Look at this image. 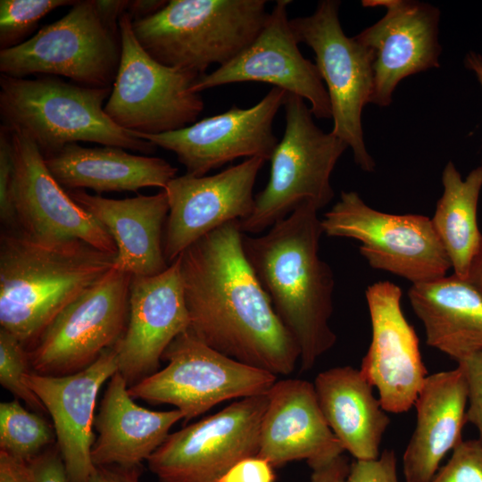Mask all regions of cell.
I'll use <instances>...</instances> for the list:
<instances>
[{
    "label": "cell",
    "instance_id": "cell-31",
    "mask_svg": "<svg viewBox=\"0 0 482 482\" xmlns=\"http://www.w3.org/2000/svg\"><path fill=\"white\" fill-rule=\"evenodd\" d=\"M70 0H1V50L21 44L38 21L56 8L71 4Z\"/></svg>",
    "mask_w": 482,
    "mask_h": 482
},
{
    "label": "cell",
    "instance_id": "cell-34",
    "mask_svg": "<svg viewBox=\"0 0 482 482\" xmlns=\"http://www.w3.org/2000/svg\"><path fill=\"white\" fill-rule=\"evenodd\" d=\"M14 162L10 129H0V219L4 229H15L13 208Z\"/></svg>",
    "mask_w": 482,
    "mask_h": 482
},
{
    "label": "cell",
    "instance_id": "cell-10",
    "mask_svg": "<svg viewBox=\"0 0 482 482\" xmlns=\"http://www.w3.org/2000/svg\"><path fill=\"white\" fill-rule=\"evenodd\" d=\"M321 225L328 237L359 241L361 254L373 269L412 284L443 278L452 268L430 218L377 211L354 191L341 192Z\"/></svg>",
    "mask_w": 482,
    "mask_h": 482
},
{
    "label": "cell",
    "instance_id": "cell-36",
    "mask_svg": "<svg viewBox=\"0 0 482 482\" xmlns=\"http://www.w3.org/2000/svg\"><path fill=\"white\" fill-rule=\"evenodd\" d=\"M346 482H399L395 451L386 449L372 460H355L350 464Z\"/></svg>",
    "mask_w": 482,
    "mask_h": 482
},
{
    "label": "cell",
    "instance_id": "cell-6",
    "mask_svg": "<svg viewBox=\"0 0 482 482\" xmlns=\"http://www.w3.org/2000/svg\"><path fill=\"white\" fill-rule=\"evenodd\" d=\"M284 108L286 129L270 159L269 181L253 212L239 220L244 234L270 229L303 203L320 210L334 197L330 176L347 144L316 126L303 98L287 93Z\"/></svg>",
    "mask_w": 482,
    "mask_h": 482
},
{
    "label": "cell",
    "instance_id": "cell-39",
    "mask_svg": "<svg viewBox=\"0 0 482 482\" xmlns=\"http://www.w3.org/2000/svg\"><path fill=\"white\" fill-rule=\"evenodd\" d=\"M142 466H95L87 482H140Z\"/></svg>",
    "mask_w": 482,
    "mask_h": 482
},
{
    "label": "cell",
    "instance_id": "cell-22",
    "mask_svg": "<svg viewBox=\"0 0 482 482\" xmlns=\"http://www.w3.org/2000/svg\"><path fill=\"white\" fill-rule=\"evenodd\" d=\"M267 396L258 457L273 467L306 460L313 470L343 454L345 449L323 416L313 384L299 378L277 380Z\"/></svg>",
    "mask_w": 482,
    "mask_h": 482
},
{
    "label": "cell",
    "instance_id": "cell-32",
    "mask_svg": "<svg viewBox=\"0 0 482 482\" xmlns=\"http://www.w3.org/2000/svg\"><path fill=\"white\" fill-rule=\"evenodd\" d=\"M27 349L12 334L0 328V384L16 398L24 401L34 411L46 412L37 395L25 379L32 371Z\"/></svg>",
    "mask_w": 482,
    "mask_h": 482
},
{
    "label": "cell",
    "instance_id": "cell-41",
    "mask_svg": "<svg viewBox=\"0 0 482 482\" xmlns=\"http://www.w3.org/2000/svg\"><path fill=\"white\" fill-rule=\"evenodd\" d=\"M0 482H33L28 463L0 451Z\"/></svg>",
    "mask_w": 482,
    "mask_h": 482
},
{
    "label": "cell",
    "instance_id": "cell-28",
    "mask_svg": "<svg viewBox=\"0 0 482 482\" xmlns=\"http://www.w3.org/2000/svg\"><path fill=\"white\" fill-rule=\"evenodd\" d=\"M314 388L332 432L355 460L378 458L390 418L360 370L335 367L320 372Z\"/></svg>",
    "mask_w": 482,
    "mask_h": 482
},
{
    "label": "cell",
    "instance_id": "cell-3",
    "mask_svg": "<svg viewBox=\"0 0 482 482\" xmlns=\"http://www.w3.org/2000/svg\"><path fill=\"white\" fill-rule=\"evenodd\" d=\"M115 254L79 239L0 234V325L29 350L54 318L113 268Z\"/></svg>",
    "mask_w": 482,
    "mask_h": 482
},
{
    "label": "cell",
    "instance_id": "cell-20",
    "mask_svg": "<svg viewBox=\"0 0 482 482\" xmlns=\"http://www.w3.org/2000/svg\"><path fill=\"white\" fill-rule=\"evenodd\" d=\"M364 7H383L386 14L354 37L374 53L370 104L387 106L399 82L439 67V10L410 0H364Z\"/></svg>",
    "mask_w": 482,
    "mask_h": 482
},
{
    "label": "cell",
    "instance_id": "cell-16",
    "mask_svg": "<svg viewBox=\"0 0 482 482\" xmlns=\"http://www.w3.org/2000/svg\"><path fill=\"white\" fill-rule=\"evenodd\" d=\"M10 132L16 228L38 240L79 239L116 255L117 248L108 231L54 179L36 143L23 131Z\"/></svg>",
    "mask_w": 482,
    "mask_h": 482
},
{
    "label": "cell",
    "instance_id": "cell-45",
    "mask_svg": "<svg viewBox=\"0 0 482 482\" xmlns=\"http://www.w3.org/2000/svg\"><path fill=\"white\" fill-rule=\"evenodd\" d=\"M464 64L467 69L473 71L482 88V55L470 51L465 56Z\"/></svg>",
    "mask_w": 482,
    "mask_h": 482
},
{
    "label": "cell",
    "instance_id": "cell-23",
    "mask_svg": "<svg viewBox=\"0 0 482 482\" xmlns=\"http://www.w3.org/2000/svg\"><path fill=\"white\" fill-rule=\"evenodd\" d=\"M69 196L110 234L117 248L113 268L131 276H154L170 265L163 253V226L169 214L166 192L112 199L83 189Z\"/></svg>",
    "mask_w": 482,
    "mask_h": 482
},
{
    "label": "cell",
    "instance_id": "cell-44",
    "mask_svg": "<svg viewBox=\"0 0 482 482\" xmlns=\"http://www.w3.org/2000/svg\"><path fill=\"white\" fill-rule=\"evenodd\" d=\"M467 280L482 294V240L471 262Z\"/></svg>",
    "mask_w": 482,
    "mask_h": 482
},
{
    "label": "cell",
    "instance_id": "cell-7",
    "mask_svg": "<svg viewBox=\"0 0 482 482\" xmlns=\"http://www.w3.org/2000/svg\"><path fill=\"white\" fill-rule=\"evenodd\" d=\"M121 54L104 104V112L120 128L155 135L195 122L204 103L193 86L200 75L164 65L137 41L126 12L119 21Z\"/></svg>",
    "mask_w": 482,
    "mask_h": 482
},
{
    "label": "cell",
    "instance_id": "cell-27",
    "mask_svg": "<svg viewBox=\"0 0 482 482\" xmlns=\"http://www.w3.org/2000/svg\"><path fill=\"white\" fill-rule=\"evenodd\" d=\"M408 297L427 345L457 362L482 352V294L469 280L453 274L412 284Z\"/></svg>",
    "mask_w": 482,
    "mask_h": 482
},
{
    "label": "cell",
    "instance_id": "cell-35",
    "mask_svg": "<svg viewBox=\"0 0 482 482\" xmlns=\"http://www.w3.org/2000/svg\"><path fill=\"white\" fill-rule=\"evenodd\" d=\"M467 384V422L477 428L482 443V352L458 362Z\"/></svg>",
    "mask_w": 482,
    "mask_h": 482
},
{
    "label": "cell",
    "instance_id": "cell-21",
    "mask_svg": "<svg viewBox=\"0 0 482 482\" xmlns=\"http://www.w3.org/2000/svg\"><path fill=\"white\" fill-rule=\"evenodd\" d=\"M113 347L86 369L65 376L29 372L27 386L43 403L54 422L56 445L70 482H87L95 469L91 450L96 398L104 383L118 371Z\"/></svg>",
    "mask_w": 482,
    "mask_h": 482
},
{
    "label": "cell",
    "instance_id": "cell-12",
    "mask_svg": "<svg viewBox=\"0 0 482 482\" xmlns=\"http://www.w3.org/2000/svg\"><path fill=\"white\" fill-rule=\"evenodd\" d=\"M130 280L112 268L66 306L28 350L32 371L73 374L113 347L128 324Z\"/></svg>",
    "mask_w": 482,
    "mask_h": 482
},
{
    "label": "cell",
    "instance_id": "cell-25",
    "mask_svg": "<svg viewBox=\"0 0 482 482\" xmlns=\"http://www.w3.org/2000/svg\"><path fill=\"white\" fill-rule=\"evenodd\" d=\"M122 375L117 371L104 391L94 428L98 433L92 450L95 466H142L184 420L178 410L152 411L135 403Z\"/></svg>",
    "mask_w": 482,
    "mask_h": 482
},
{
    "label": "cell",
    "instance_id": "cell-1",
    "mask_svg": "<svg viewBox=\"0 0 482 482\" xmlns=\"http://www.w3.org/2000/svg\"><path fill=\"white\" fill-rule=\"evenodd\" d=\"M243 235L239 220L228 222L178 257L189 329L231 359L287 376L300 349L250 266Z\"/></svg>",
    "mask_w": 482,
    "mask_h": 482
},
{
    "label": "cell",
    "instance_id": "cell-8",
    "mask_svg": "<svg viewBox=\"0 0 482 482\" xmlns=\"http://www.w3.org/2000/svg\"><path fill=\"white\" fill-rule=\"evenodd\" d=\"M167 366L129 386L133 399L167 403L187 421L216 404L267 394L277 376L231 359L202 342L188 329L165 349Z\"/></svg>",
    "mask_w": 482,
    "mask_h": 482
},
{
    "label": "cell",
    "instance_id": "cell-13",
    "mask_svg": "<svg viewBox=\"0 0 482 482\" xmlns=\"http://www.w3.org/2000/svg\"><path fill=\"white\" fill-rule=\"evenodd\" d=\"M267 394L245 397L169 434L147 460L159 482H218L238 461L257 456Z\"/></svg>",
    "mask_w": 482,
    "mask_h": 482
},
{
    "label": "cell",
    "instance_id": "cell-2",
    "mask_svg": "<svg viewBox=\"0 0 482 482\" xmlns=\"http://www.w3.org/2000/svg\"><path fill=\"white\" fill-rule=\"evenodd\" d=\"M318 209L299 205L261 236L243 235L245 255L272 306L296 341L301 370H311L337 342L330 328L335 279L319 255Z\"/></svg>",
    "mask_w": 482,
    "mask_h": 482
},
{
    "label": "cell",
    "instance_id": "cell-11",
    "mask_svg": "<svg viewBox=\"0 0 482 482\" xmlns=\"http://www.w3.org/2000/svg\"><path fill=\"white\" fill-rule=\"evenodd\" d=\"M120 54V34L103 23L92 0H82L31 38L1 50L0 71L15 78L63 76L81 86L112 87Z\"/></svg>",
    "mask_w": 482,
    "mask_h": 482
},
{
    "label": "cell",
    "instance_id": "cell-29",
    "mask_svg": "<svg viewBox=\"0 0 482 482\" xmlns=\"http://www.w3.org/2000/svg\"><path fill=\"white\" fill-rule=\"evenodd\" d=\"M443 195L431 219L456 276L467 279L482 234L478 224V204L482 189V166L462 179L453 162L442 173Z\"/></svg>",
    "mask_w": 482,
    "mask_h": 482
},
{
    "label": "cell",
    "instance_id": "cell-18",
    "mask_svg": "<svg viewBox=\"0 0 482 482\" xmlns=\"http://www.w3.org/2000/svg\"><path fill=\"white\" fill-rule=\"evenodd\" d=\"M365 295L372 335L360 370L378 389L386 412L408 411L428 375L417 334L402 310V289L378 281L368 287Z\"/></svg>",
    "mask_w": 482,
    "mask_h": 482
},
{
    "label": "cell",
    "instance_id": "cell-15",
    "mask_svg": "<svg viewBox=\"0 0 482 482\" xmlns=\"http://www.w3.org/2000/svg\"><path fill=\"white\" fill-rule=\"evenodd\" d=\"M290 3L278 0L255 38L232 60L200 76L193 91L239 82L271 84L306 99L315 118L330 119L322 78L316 64L303 56L291 29L287 13Z\"/></svg>",
    "mask_w": 482,
    "mask_h": 482
},
{
    "label": "cell",
    "instance_id": "cell-43",
    "mask_svg": "<svg viewBox=\"0 0 482 482\" xmlns=\"http://www.w3.org/2000/svg\"><path fill=\"white\" fill-rule=\"evenodd\" d=\"M167 3L165 0H132L129 1L127 12L132 21L141 20L155 14Z\"/></svg>",
    "mask_w": 482,
    "mask_h": 482
},
{
    "label": "cell",
    "instance_id": "cell-38",
    "mask_svg": "<svg viewBox=\"0 0 482 482\" xmlns=\"http://www.w3.org/2000/svg\"><path fill=\"white\" fill-rule=\"evenodd\" d=\"M273 468L261 457L246 458L236 463L218 482H274Z\"/></svg>",
    "mask_w": 482,
    "mask_h": 482
},
{
    "label": "cell",
    "instance_id": "cell-4",
    "mask_svg": "<svg viewBox=\"0 0 482 482\" xmlns=\"http://www.w3.org/2000/svg\"><path fill=\"white\" fill-rule=\"evenodd\" d=\"M111 92L112 87L77 85L54 76L29 79L1 74L2 125L26 133L44 157L79 141L153 154L154 144L106 115L104 102Z\"/></svg>",
    "mask_w": 482,
    "mask_h": 482
},
{
    "label": "cell",
    "instance_id": "cell-9",
    "mask_svg": "<svg viewBox=\"0 0 482 482\" xmlns=\"http://www.w3.org/2000/svg\"><path fill=\"white\" fill-rule=\"evenodd\" d=\"M340 2L320 1L312 15L290 19L298 43L315 54L316 66L325 81L333 119L331 133L351 147L356 164L365 171L375 169L366 149L362 127L363 107L373 91L374 53L348 37L340 24Z\"/></svg>",
    "mask_w": 482,
    "mask_h": 482
},
{
    "label": "cell",
    "instance_id": "cell-37",
    "mask_svg": "<svg viewBox=\"0 0 482 482\" xmlns=\"http://www.w3.org/2000/svg\"><path fill=\"white\" fill-rule=\"evenodd\" d=\"M27 463L33 482H70L56 444L49 446Z\"/></svg>",
    "mask_w": 482,
    "mask_h": 482
},
{
    "label": "cell",
    "instance_id": "cell-14",
    "mask_svg": "<svg viewBox=\"0 0 482 482\" xmlns=\"http://www.w3.org/2000/svg\"><path fill=\"white\" fill-rule=\"evenodd\" d=\"M287 92L273 87L249 108L232 106L217 115L180 129L145 135L132 132L155 146L174 153L187 174L205 176L236 159L261 157L270 160L278 143L273 120L284 106Z\"/></svg>",
    "mask_w": 482,
    "mask_h": 482
},
{
    "label": "cell",
    "instance_id": "cell-5",
    "mask_svg": "<svg viewBox=\"0 0 482 482\" xmlns=\"http://www.w3.org/2000/svg\"><path fill=\"white\" fill-rule=\"evenodd\" d=\"M268 14L264 0H170L155 14L132 21V27L154 59L202 76L243 51Z\"/></svg>",
    "mask_w": 482,
    "mask_h": 482
},
{
    "label": "cell",
    "instance_id": "cell-42",
    "mask_svg": "<svg viewBox=\"0 0 482 482\" xmlns=\"http://www.w3.org/2000/svg\"><path fill=\"white\" fill-rule=\"evenodd\" d=\"M95 10L103 23L112 32L120 34L119 21L127 12L129 1L92 0Z\"/></svg>",
    "mask_w": 482,
    "mask_h": 482
},
{
    "label": "cell",
    "instance_id": "cell-17",
    "mask_svg": "<svg viewBox=\"0 0 482 482\" xmlns=\"http://www.w3.org/2000/svg\"><path fill=\"white\" fill-rule=\"evenodd\" d=\"M265 161L252 157L212 176L186 173L167 184L163 253L169 265L204 235L253 212V190Z\"/></svg>",
    "mask_w": 482,
    "mask_h": 482
},
{
    "label": "cell",
    "instance_id": "cell-26",
    "mask_svg": "<svg viewBox=\"0 0 482 482\" xmlns=\"http://www.w3.org/2000/svg\"><path fill=\"white\" fill-rule=\"evenodd\" d=\"M54 179L66 190L90 188L97 193L164 189L178 169L159 157L132 154L123 148L66 145L44 157Z\"/></svg>",
    "mask_w": 482,
    "mask_h": 482
},
{
    "label": "cell",
    "instance_id": "cell-19",
    "mask_svg": "<svg viewBox=\"0 0 482 482\" xmlns=\"http://www.w3.org/2000/svg\"><path fill=\"white\" fill-rule=\"evenodd\" d=\"M189 328L178 258L160 274L131 276L128 324L113 346L128 386L158 371L165 349Z\"/></svg>",
    "mask_w": 482,
    "mask_h": 482
},
{
    "label": "cell",
    "instance_id": "cell-30",
    "mask_svg": "<svg viewBox=\"0 0 482 482\" xmlns=\"http://www.w3.org/2000/svg\"><path fill=\"white\" fill-rule=\"evenodd\" d=\"M54 436L49 423L19 401L0 403V451L27 462L53 445Z\"/></svg>",
    "mask_w": 482,
    "mask_h": 482
},
{
    "label": "cell",
    "instance_id": "cell-40",
    "mask_svg": "<svg viewBox=\"0 0 482 482\" xmlns=\"http://www.w3.org/2000/svg\"><path fill=\"white\" fill-rule=\"evenodd\" d=\"M350 464L348 459L340 454L328 462L313 469L311 482H346Z\"/></svg>",
    "mask_w": 482,
    "mask_h": 482
},
{
    "label": "cell",
    "instance_id": "cell-24",
    "mask_svg": "<svg viewBox=\"0 0 482 482\" xmlns=\"http://www.w3.org/2000/svg\"><path fill=\"white\" fill-rule=\"evenodd\" d=\"M468 390L457 366L428 375L413 406L417 422L403 455L405 482H429L450 450L462 441Z\"/></svg>",
    "mask_w": 482,
    "mask_h": 482
},
{
    "label": "cell",
    "instance_id": "cell-33",
    "mask_svg": "<svg viewBox=\"0 0 482 482\" xmlns=\"http://www.w3.org/2000/svg\"><path fill=\"white\" fill-rule=\"evenodd\" d=\"M429 482H482V443L462 440Z\"/></svg>",
    "mask_w": 482,
    "mask_h": 482
}]
</instances>
